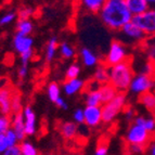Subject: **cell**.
<instances>
[{
	"label": "cell",
	"mask_w": 155,
	"mask_h": 155,
	"mask_svg": "<svg viewBox=\"0 0 155 155\" xmlns=\"http://www.w3.org/2000/svg\"><path fill=\"white\" fill-rule=\"evenodd\" d=\"M18 18V14L15 12H8L5 13V15H2L0 18V26H5V25H8V24H11L15 18Z\"/></svg>",
	"instance_id": "34"
},
{
	"label": "cell",
	"mask_w": 155,
	"mask_h": 155,
	"mask_svg": "<svg viewBox=\"0 0 155 155\" xmlns=\"http://www.w3.org/2000/svg\"><path fill=\"white\" fill-rule=\"evenodd\" d=\"M118 31L125 38V42H129L131 45L142 44L147 37V34L134 21H129L128 23H126Z\"/></svg>",
	"instance_id": "7"
},
{
	"label": "cell",
	"mask_w": 155,
	"mask_h": 155,
	"mask_svg": "<svg viewBox=\"0 0 155 155\" xmlns=\"http://www.w3.org/2000/svg\"><path fill=\"white\" fill-rule=\"evenodd\" d=\"M20 147H21L22 155H37L38 154V151H37L36 147L34 144H31V142H28L26 139L21 141Z\"/></svg>",
	"instance_id": "30"
},
{
	"label": "cell",
	"mask_w": 155,
	"mask_h": 155,
	"mask_svg": "<svg viewBox=\"0 0 155 155\" xmlns=\"http://www.w3.org/2000/svg\"><path fill=\"white\" fill-rule=\"evenodd\" d=\"M93 79L98 81L99 84L103 85L110 81V73H109V66L105 64L103 65H97L94 74H93Z\"/></svg>",
	"instance_id": "21"
},
{
	"label": "cell",
	"mask_w": 155,
	"mask_h": 155,
	"mask_svg": "<svg viewBox=\"0 0 155 155\" xmlns=\"http://www.w3.org/2000/svg\"><path fill=\"white\" fill-rule=\"evenodd\" d=\"M8 147L9 144L8 141H7V138H5V132H0V154H3Z\"/></svg>",
	"instance_id": "41"
},
{
	"label": "cell",
	"mask_w": 155,
	"mask_h": 155,
	"mask_svg": "<svg viewBox=\"0 0 155 155\" xmlns=\"http://www.w3.org/2000/svg\"><path fill=\"white\" fill-rule=\"evenodd\" d=\"M110 84L117 89L118 92H126L129 89L130 83L134 76V71L129 60L109 66Z\"/></svg>",
	"instance_id": "2"
},
{
	"label": "cell",
	"mask_w": 155,
	"mask_h": 155,
	"mask_svg": "<svg viewBox=\"0 0 155 155\" xmlns=\"http://www.w3.org/2000/svg\"><path fill=\"white\" fill-rule=\"evenodd\" d=\"M99 91H100L101 99H102V104L111 101L112 99H113L114 97L118 93L117 89L110 83H106V84H103V85H101L100 88H99Z\"/></svg>",
	"instance_id": "19"
},
{
	"label": "cell",
	"mask_w": 155,
	"mask_h": 155,
	"mask_svg": "<svg viewBox=\"0 0 155 155\" xmlns=\"http://www.w3.org/2000/svg\"><path fill=\"white\" fill-rule=\"evenodd\" d=\"M126 60H129V54L125 44L122 40H113L104 58V64L107 66H113L115 64L124 62Z\"/></svg>",
	"instance_id": "5"
},
{
	"label": "cell",
	"mask_w": 155,
	"mask_h": 155,
	"mask_svg": "<svg viewBox=\"0 0 155 155\" xmlns=\"http://www.w3.org/2000/svg\"><path fill=\"white\" fill-rule=\"evenodd\" d=\"M58 48H59V41H58L57 37H51L49 39V41L47 44L46 47V61L48 63L52 62V60L54 59L55 54H57Z\"/></svg>",
	"instance_id": "23"
},
{
	"label": "cell",
	"mask_w": 155,
	"mask_h": 155,
	"mask_svg": "<svg viewBox=\"0 0 155 155\" xmlns=\"http://www.w3.org/2000/svg\"><path fill=\"white\" fill-rule=\"evenodd\" d=\"M141 45L144 46L147 60L155 66V35L154 36H147Z\"/></svg>",
	"instance_id": "22"
},
{
	"label": "cell",
	"mask_w": 155,
	"mask_h": 155,
	"mask_svg": "<svg viewBox=\"0 0 155 155\" xmlns=\"http://www.w3.org/2000/svg\"><path fill=\"white\" fill-rule=\"evenodd\" d=\"M131 21L137 24L147 36L155 35V8H150L141 14L134 15Z\"/></svg>",
	"instance_id": "8"
},
{
	"label": "cell",
	"mask_w": 155,
	"mask_h": 155,
	"mask_svg": "<svg viewBox=\"0 0 155 155\" xmlns=\"http://www.w3.org/2000/svg\"><path fill=\"white\" fill-rule=\"evenodd\" d=\"M11 127L13 130L16 132L20 142L26 139L27 134L25 131V122H24V115L23 112H18V113H13V117L11 119Z\"/></svg>",
	"instance_id": "12"
},
{
	"label": "cell",
	"mask_w": 155,
	"mask_h": 155,
	"mask_svg": "<svg viewBox=\"0 0 155 155\" xmlns=\"http://www.w3.org/2000/svg\"><path fill=\"white\" fill-rule=\"evenodd\" d=\"M11 118L9 115H0V132H5L11 127Z\"/></svg>",
	"instance_id": "35"
},
{
	"label": "cell",
	"mask_w": 155,
	"mask_h": 155,
	"mask_svg": "<svg viewBox=\"0 0 155 155\" xmlns=\"http://www.w3.org/2000/svg\"><path fill=\"white\" fill-rule=\"evenodd\" d=\"M80 75V66L76 63L70 65L65 72V79H72V78H77Z\"/></svg>",
	"instance_id": "32"
},
{
	"label": "cell",
	"mask_w": 155,
	"mask_h": 155,
	"mask_svg": "<svg viewBox=\"0 0 155 155\" xmlns=\"http://www.w3.org/2000/svg\"><path fill=\"white\" fill-rule=\"evenodd\" d=\"M55 105L58 106V107H60V109L62 110H67V107H68V105H67V103L65 102V100L62 98V97H59V98L55 100Z\"/></svg>",
	"instance_id": "44"
},
{
	"label": "cell",
	"mask_w": 155,
	"mask_h": 155,
	"mask_svg": "<svg viewBox=\"0 0 155 155\" xmlns=\"http://www.w3.org/2000/svg\"><path fill=\"white\" fill-rule=\"evenodd\" d=\"M80 58L83 61V64L86 67H96L99 64V58L98 55L90 50L89 48H83L80 50Z\"/></svg>",
	"instance_id": "15"
},
{
	"label": "cell",
	"mask_w": 155,
	"mask_h": 155,
	"mask_svg": "<svg viewBox=\"0 0 155 155\" xmlns=\"http://www.w3.org/2000/svg\"><path fill=\"white\" fill-rule=\"evenodd\" d=\"M127 104L126 92H118L111 101L102 104V123L112 124L119 114L124 111Z\"/></svg>",
	"instance_id": "3"
},
{
	"label": "cell",
	"mask_w": 155,
	"mask_h": 155,
	"mask_svg": "<svg viewBox=\"0 0 155 155\" xmlns=\"http://www.w3.org/2000/svg\"><path fill=\"white\" fill-rule=\"evenodd\" d=\"M9 85V79L7 77H1L0 78V89L5 88Z\"/></svg>",
	"instance_id": "46"
},
{
	"label": "cell",
	"mask_w": 155,
	"mask_h": 155,
	"mask_svg": "<svg viewBox=\"0 0 155 155\" xmlns=\"http://www.w3.org/2000/svg\"><path fill=\"white\" fill-rule=\"evenodd\" d=\"M23 115H24V122H25V131L27 137H31L36 134V114L31 106L27 105L23 109Z\"/></svg>",
	"instance_id": "11"
},
{
	"label": "cell",
	"mask_w": 155,
	"mask_h": 155,
	"mask_svg": "<svg viewBox=\"0 0 155 155\" xmlns=\"http://www.w3.org/2000/svg\"><path fill=\"white\" fill-rule=\"evenodd\" d=\"M107 152H109V145L106 142H103V141L99 143L98 147H96V151H94L96 155H106Z\"/></svg>",
	"instance_id": "40"
},
{
	"label": "cell",
	"mask_w": 155,
	"mask_h": 155,
	"mask_svg": "<svg viewBox=\"0 0 155 155\" xmlns=\"http://www.w3.org/2000/svg\"><path fill=\"white\" fill-rule=\"evenodd\" d=\"M73 118H74V122L79 124H84L85 123V113H84V110L77 109L74 114H73Z\"/></svg>",
	"instance_id": "39"
},
{
	"label": "cell",
	"mask_w": 155,
	"mask_h": 155,
	"mask_svg": "<svg viewBox=\"0 0 155 155\" xmlns=\"http://www.w3.org/2000/svg\"><path fill=\"white\" fill-rule=\"evenodd\" d=\"M150 8H155V0H147Z\"/></svg>",
	"instance_id": "47"
},
{
	"label": "cell",
	"mask_w": 155,
	"mask_h": 155,
	"mask_svg": "<svg viewBox=\"0 0 155 155\" xmlns=\"http://www.w3.org/2000/svg\"><path fill=\"white\" fill-rule=\"evenodd\" d=\"M47 93H48V98L51 102L54 103L55 100H57L59 97H61V89H60V86L55 81H52L48 85L47 87Z\"/></svg>",
	"instance_id": "27"
},
{
	"label": "cell",
	"mask_w": 155,
	"mask_h": 155,
	"mask_svg": "<svg viewBox=\"0 0 155 155\" xmlns=\"http://www.w3.org/2000/svg\"><path fill=\"white\" fill-rule=\"evenodd\" d=\"M105 1L106 0H80L84 8L92 13H99Z\"/></svg>",
	"instance_id": "25"
},
{
	"label": "cell",
	"mask_w": 155,
	"mask_h": 155,
	"mask_svg": "<svg viewBox=\"0 0 155 155\" xmlns=\"http://www.w3.org/2000/svg\"><path fill=\"white\" fill-rule=\"evenodd\" d=\"M34 57V51L33 49L28 50V51H25L23 53L20 54V59H21V63L22 64H25V65H28V63L31 61Z\"/></svg>",
	"instance_id": "37"
},
{
	"label": "cell",
	"mask_w": 155,
	"mask_h": 155,
	"mask_svg": "<svg viewBox=\"0 0 155 155\" xmlns=\"http://www.w3.org/2000/svg\"><path fill=\"white\" fill-rule=\"evenodd\" d=\"M33 14H34V9L31 8V7H23L18 12V18H31V16Z\"/></svg>",
	"instance_id": "36"
},
{
	"label": "cell",
	"mask_w": 155,
	"mask_h": 155,
	"mask_svg": "<svg viewBox=\"0 0 155 155\" xmlns=\"http://www.w3.org/2000/svg\"><path fill=\"white\" fill-rule=\"evenodd\" d=\"M28 75V65H25V64H22L18 68V76L20 79H24L26 76Z\"/></svg>",
	"instance_id": "43"
},
{
	"label": "cell",
	"mask_w": 155,
	"mask_h": 155,
	"mask_svg": "<svg viewBox=\"0 0 155 155\" xmlns=\"http://www.w3.org/2000/svg\"><path fill=\"white\" fill-rule=\"evenodd\" d=\"M85 113V124L90 128L98 127L102 123V107L101 105H87L84 110Z\"/></svg>",
	"instance_id": "9"
},
{
	"label": "cell",
	"mask_w": 155,
	"mask_h": 155,
	"mask_svg": "<svg viewBox=\"0 0 155 155\" xmlns=\"http://www.w3.org/2000/svg\"><path fill=\"white\" fill-rule=\"evenodd\" d=\"M84 87H85V81L83 79H80L79 77H77L72 78V79H65V81L63 83L62 89L66 96L72 97L80 92L84 89Z\"/></svg>",
	"instance_id": "13"
},
{
	"label": "cell",
	"mask_w": 155,
	"mask_h": 155,
	"mask_svg": "<svg viewBox=\"0 0 155 155\" xmlns=\"http://www.w3.org/2000/svg\"><path fill=\"white\" fill-rule=\"evenodd\" d=\"M3 154H5V155H22L20 144L9 147L8 149H7V151H5V152L3 153Z\"/></svg>",
	"instance_id": "42"
},
{
	"label": "cell",
	"mask_w": 155,
	"mask_h": 155,
	"mask_svg": "<svg viewBox=\"0 0 155 155\" xmlns=\"http://www.w3.org/2000/svg\"><path fill=\"white\" fill-rule=\"evenodd\" d=\"M86 104L87 105H102V99H101L100 91L98 90H91L88 91L86 96Z\"/></svg>",
	"instance_id": "26"
},
{
	"label": "cell",
	"mask_w": 155,
	"mask_h": 155,
	"mask_svg": "<svg viewBox=\"0 0 155 155\" xmlns=\"http://www.w3.org/2000/svg\"><path fill=\"white\" fill-rule=\"evenodd\" d=\"M147 153L151 155H155V138L150 142V144L147 147Z\"/></svg>",
	"instance_id": "45"
},
{
	"label": "cell",
	"mask_w": 155,
	"mask_h": 155,
	"mask_svg": "<svg viewBox=\"0 0 155 155\" xmlns=\"http://www.w3.org/2000/svg\"><path fill=\"white\" fill-rule=\"evenodd\" d=\"M155 81L154 78L150 75L147 74H142V73H138L134 74V78H132L131 83L129 86V91L131 94L134 96H138L142 94L147 91H152V89L154 88Z\"/></svg>",
	"instance_id": "6"
},
{
	"label": "cell",
	"mask_w": 155,
	"mask_h": 155,
	"mask_svg": "<svg viewBox=\"0 0 155 155\" xmlns=\"http://www.w3.org/2000/svg\"><path fill=\"white\" fill-rule=\"evenodd\" d=\"M123 112H124L125 118H126L127 122H130V123L134 122V117H136V112H134V110L132 109L131 106H127L126 105Z\"/></svg>",
	"instance_id": "38"
},
{
	"label": "cell",
	"mask_w": 155,
	"mask_h": 155,
	"mask_svg": "<svg viewBox=\"0 0 155 155\" xmlns=\"http://www.w3.org/2000/svg\"><path fill=\"white\" fill-rule=\"evenodd\" d=\"M127 7L132 13V15H138L145 12L147 9H150V5L147 0H125Z\"/></svg>",
	"instance_id": "16"
},
{
	"label": "cell",
	"mask_w": 155,
	"mask_h": 155,
	"mask_svg": "<svg viewBox=\"0 0 155 155\" xmlns=\"http://www.w3.org/2000/svg\"><path fill=\"white\" fill-rule=\"evenodd\" d=\"M33 45L34 39L29 35H22V34L16 33L13 38V48L18 54L33 49Z\"/></svg>",
	"instance_id": "10"
},
{
	"label": "cell",
	"mask_w": 155,
	"mask_h": 155,
	"mask_svg": "<svg viewBox=\"0 0 155 155\" xmlns=\"http://www.w3.org/2000/svg\"><path fill=\"white\" fill-rule=\"evenodd\" d=\"M5 134V138H7V141H8L9 147L18 144L20 140H18V136H16V132L13 130L12 127H10V128H9V129L7 130Z\"/></svg>",
	"instance_id": "33"
},
{
	"label": "cell",
	"mask_w": 155,
	"mask_h": 155,
	"mask_svg": "<svg viewBox=\"0 0 155 155\" xmlns=\"http://www.w3.org/2000/svg\"><path fill=\"white\" fill-rule=\"evenodd\" d=\"M11 109H12V113H18L23 111L21 94L16 91H13L12 98H11Z\"/></svg>",
	"instance_id": "29"
},
{
	"label": "cell",
	"mask_w": 155,
	"mask_h": 155,
	"mask_svg": "<svg viewBox=\"0 0 155 155\" xmlns=\"http://www.w3.org/2000/svg\"><path fill=\"white\" fill-rule=\"evenodd\" d=\"M98 14L101 22L109 29L115 31L131 21L134 16L125 0H106Z\"/></svg>",
	"instance_id": "1"
},
{
	"label": "cell",
	"mask_w": 155,
	"mask_h": 155,
	"mask_svg": "<svg viewBox=\"0 0 155 155\" xmlns=\"http://www.w3.org/2000/svg\"><path fill=\"white\" fill-rule=\"evenodd\" d=\"M155 138V134L147 131L142 125L132 122L125 136V142L132 144H140L147 147L150 142Z\"/></svg>",
	"instance_id": "4"
},
{
	"label": "cell",
	"mask_w": 155,
	"mask_h": 155,
	"mask_svg": "<svg viewBox=\"0 0 155 155\" xmlns=\"http://www.w3.org/2000/svg\"><path fill=\"white\" fill-rule=\"evenodd\" d=\"M154 116H155V112H154Z\"/></svg>",
	"instance_id": "49"
},
{
	"label": "cell",
	"mask_w": 155,
	"mask_h": 155,
	"mask_svg": "<svg viewBox=\"0 0 155 155\" xmlns=\"http://www.w3.org/2000/svg\"><path fill=\"white\" fill-rule=\"evenodd\" d=\"M139 103L150 114L155 112V94L153 91H147L139 96Z\"/></svg>",
	"instance_id": "17"
},
{
	"label": "cell",
	"mask_w": 155,
	"mask_h": 155,
	"mask_svg": "<svg viewBox=\"0 0 155 155\" xmlns=\"http://www.w3.org/2000/svg\"><path fill=\"white\" fill-rule=\"evenodd\" d=\"M34 31V24L29 18H18L16 23V33L22 35H31Z\"/></svg>",
	"instance_id": "24"
},
{
	"label": "cell",
	"mask_w": 155,
	"mask_h": 155,
	"mask_svg": "<svg viewBox=\"0 0 155 155\" xmlns=\"http://www.w3.org/2000/svg\"><path fill=\"white\" fill-rule=\"evenodd\" d=\"M153 92H154V94H155V89H154V91H153Z\"/></svg>",
	"instance_id": "48"
},
{
	"label": "cell",
	"mask_w": 155,
	"mask_h": 155,
	"mask_svg": "<svg viewBox=\"0 0 155 155\" xmlns=\"http://www.w3.org/2000/svg\"><path fill=\"white\" fill-rule=\"evenodd\" d=\"M59 49H60V54L63 59H72L75 55V50L71 46L68 42H62V44L59 45Z\"/></svg>",
	"instance_id": "28"
},
{
	"label": "cell",
	"mask_w": 155,
	"mask_h": 155,
	"mask_svg": "<svg viewBox=\"0 0 155 155\" xmlns=\"http://www.w3.org/2000/svg\"><path fill=\"white\" fill-rule=\"evenodd\" d=\"M60 131L62 137L66 140L74 139L78 134V124L75 122H65L61 125Z\"/></svg>",
	"instance_id": "18"
},
{
	"label": "cell",
	"mask_w": 155,
	"mask_h": 155,
	"mask_svg": "<svg viewBox=\"0 0 155 155\" xmlns=\"http://www.w3.org/2000/svg\"><path fill=\"white\" fill-rule=\"evenodd\" d=\"M13 90L9 87L0 89V113L3 115H10L12 113L11 109V98Z\"/></svg>",
	"instance_id": "14"
},
{
	"label": "cell",
	"mask_w": 155,
	"mask_h": 155,
	"mask_svg": "<svg viewBox=\"0 0 155 155\" xmlns=\"http://www.w3.org/2000/svg\"><path fill=\"white\" fill-rule=\"evenodd\" d=\"M126 153L129 154H144L147 153V147L140 144H132V143H126Z\"/></svg>",
	"instance_id": "31"
},
{
	"label": "cell",
	"mask_w": 155,
	"mask_h": 155,
	"mask_svg": "<svg viewBox=\"0 0 155 155\" xmlns=\"http://www.w3.org/2000/svg\"><path fill=\"white\" fill-rule=\"evenodd\" d=\"M134 123L142 125L147 131L155 134V116L154 114H151L150 116H143V115H136L134 119Z\"/></svg>",
	"instance_id": "20"
}]
</instances>
